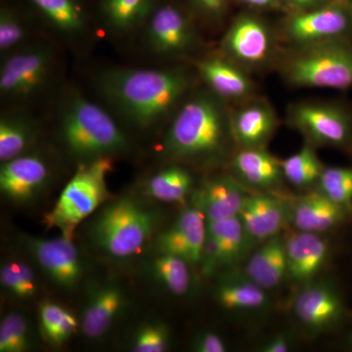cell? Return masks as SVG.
Here are the masks:
<instances>
[{"instance_id":"obj_1","label":"cell","mask_w":352,"mask_h":352,"mask_svg":"<svg viewBox=\"0 0 352 352\" xmlns=\"http://www.w3.org/2000/svg\"><path fill=\"white\" fill-rule=\"evenodd\" d=\"M95 85L120 124L145 131L170 120L191 94L193 78L182 68L113 67L101 71Z\"/></svg>"},{"instance_id":"obj_2","label":"cell","mask_w":352,"mask_h":352,"mask_svg":"<svg viewBox=\"0 0 352 352\" xmlns=\"http://www.w3.org/2000/svg\"><path fill=\"white\" fill-rule=\"evenodd\" d=\"M232 112L210 89L190 94L170 120L163 140L164 154L182 163L219 164L238 150Z\"/></svg>"},{"instance_id":"obj_3","label":"cell","mask_w":352,"mask_h":352,"mask_svg":"<svg viewBox=\"0 0 352 352\" xmlns=\"http://www.w3.org/2000/svg\"><path fill=\"white\" fill-rule=\"evenodd\" d=\"M56 131L65 150L78 164L129 151L131 139L106 106L75 88L62 94L56 109Z\"/></svg>"},{"instance_id":"obj_4","label":"cell","mask_w":352,"mask_h":352,"mask_svg":"<svg viewBox=\"0 0 352 352\" xmlns=\"http://www.w3.org/2000/svg\"><path fill=\"white\" fill-rule=\"evenodd\" d=\"M94 214L89 239L97 251L113 258L136 256L159 226L157 212L129 196L107 201Z\"/></svg>"},{"instance_id":"obj_5","label":"cell","mask_w":352,"mask_h":352,"mask_svg":"<svg viewBox=\"0 0 352 352\" xmlns=\"http://www.w3.org/2000/svg\"><path fill=\"white\" fill-rule=\"evenodd\" d=\"M113 160L102 157L78 164L54 208L44 217V224L73 237L76 226L95 214L110 198L107 177L113 170Z\"/></svg>"},{"instance_id":"obj_6","label":"cell","mask_w":352,"mask_h":352,"mask_svg":"<svg viewBox=\"0 0 352 352\" xmlns=\"http://www.w3.org/2000/svg\"><path fill=\"white\" fill-rule=\"evenodd\" d=\"M58 65L56 51L41 41L2 57V100L13 107H21L45 94L56 78Z\"/></svg>"},{"instance_id":"obj_7","label":"cell","mask_w":352,"mask_h":352,"mask_svg":"<svg viewBox=\"0 0 352 352\" xmlns=\"http://www.w3.org/2000/svg\"><path fill=\"white\" fill-rule=\"evenodd\" d=\"M282 73L298 87L344 90L352 87V45L344 38L300 47Z\"/></svg>"},{"instance_id":"obj_8","label":"cell","mask_w":352,"mask_h":352,"mask_svg":"<svg viewBox=\"0 0 352 352\" xmlns=\"http://www.w3.org/2000/svg\"><path fill=\"white\" fill-rule=\"evenodd\" d=\"M142 31L146 50L157 56H184L199 43L198 32L188 14L170 0H157Z\"/></svg>"},{"instance_id":"obj_9","label":"cell","mask_w":352,"mask_h":352,"mask_svg":"<svg viewBox=\"0 0 352 352\" xmlns=\"http://www.w3.org/2000/svg\"><path fill=\"white\" fill-rule=\"evenodd\" d=\"M288 122L314 147H344L352 140L351 116L344 109L332 104H296L289 110Z\"/></svg>"},{"instance_id":"obj_10","label":"cell","mask_w":352,"mask_h":352,"mask_svg":"<svg viewBox=\"0 0 352 352\" xmlns=\"http://www.w3.org/2000/svg\"><path fill=\"white\" fill-rule=\"evenodd\" d=\"M224 57L243 69H258L270 63L275 53V38L265 23L251 15L237 18L221 41Z\"/></svg>"},{"instance_id":"obj_11","label":"cell","mask_w":352,"mask_h":352,"mask_svg":"<svg viewBox=\"0 0 352 352\" xmlns=\"http://www.w3.org/2000/svg\"><path fill=\"white\" fill-rule=\"evenodd\" d=\"M72 239L63 234L53 239L25 238V247L46 276L66 291L75 289L85 272L80 252Z\"/></svg>"},{"instance_id":"obj_12","label":"cell","mask_w":352,"mask_h":352,"mask_svg":"<svg viewBox=\"0 0 352 352\" xmlns=\"http://www.w3.org/2000/svg\"><path fill=\"white\" fill-rule=\"evenodd\" d=\"M296 320L309 333L327 332L339 325L346 307L339 292L326 281H314L303 285L293 305Z\"/></svg>"},{"instance_id":"obj_13","label":"cell","mask_w":352,"mask_h":352,"mask_svg":"<svg viewBox=\"0 0 352 352\" xmlns=\"http://www.w3.org/2000/svg\"><path fill=\"white\" fill-rule=\"evenodd\" d=\"M352 25L351 13L340 6H326L298 14L285 25V34L298 47L344 38Z\"/></svg>"},{"instance_id":"obj_14","label":"cell","mask_w":352,"mask_h":352,"mask_svg":"<svg viewBox=\"0 0 352 352\" xmlns=\"http://www.w3.org/2000/svg\"><path fill=\"white\" fill-rule=\"evenodd\" d=\"M0 191L15 203H28L50 184L52 170L47 160L36 153H25L1 163Z\"/></svg>"},{"instance_id":"obj_15","label":"cell","mask_w":352,"mask_h":352,"mask_svg":"<svg viewBox=\"0 0 352 352\" xmlns=\"http://www.w3.org/2000/svg\"><path fill=\"white\" fill-rule=\"evenodd\" d=\"M207 234V220L194 206L185 208L175 223L160 234L156 249L160 254H173L200 267L201 251Z\"/></svg>"},{"instance_id":"obj_16","label":"cell","mask_w":352,"mask_h":352,"mask_svg":"<svg viewBox=\"0 0 352 352\" xmlns=\"http://www.w3.org/2000/svg\"><path fill=\"white\" fill-rule=\"evenodd\" d=\"M247 197L242 183L234 175L206 178L192 194V206L205 215L207 222L239 217Z\"/></svg>"},{"instance_id":"obj_17","label":"cell","mask_w":352,"mask_h":352,"mask_svg":"<svg viewBox=\"0 0 352 352\" xmlns=\"http://www.w3.org/2000/svg\"><path fill=\"white\" fill-rule=\"evenodd\" d=\"M239 219L252 250L266 240L281 234L287 219H289V206L278 197L268 194L247 195L240 210Z\"/></svg>"},{"instance_id":"obj_18","label":"cell","mask_w":352,"mask_h":352,"mask_svg":"<svg viewBox=\"0 0 352 352\" xmlns=\"http://www.w3.org/2000/svg\"><path fill=\"white\" fill-rule=\"evenodd\" d=\"M288 278L305 285L316 280L330 256V245L320 233L296 231L285 236Z\"/></svg>"},{"instance_id":"obj_19","label":"cell","mask_w":352,"mask_h":352,"mask_svg":"<svg viewBox=\"0 0 352 352\" xmlns=\"http://www.w3.org/2000/svg\"><path fill=\"white\" fill-rule=\"evenodd\" d=\"M58 36L69 43H85L91 36L89 14L82 0H28Z\"/></svg>"},{"instance_id":"obj_20","label":"cell","mask_w":352,"mask_h":352,"mask_svg":"<svg viewBox=\"0 0 352 352\" xmlns=\"http://www.w3.org/2000/svg\"><path fill=\"white\" fill-rule=\"evenodd\" d=\"M197 69L208 89L222 100H248L254 94V82L245 69L223 55L201 60Z\"/></svg>"},{"instance_id":"obj_21","label":"cell","mask_w":352,"mask_h":352,"mask_svg":"<svg viewBox=\"0 0 352 352\" xmlns=\"http://www.w3.org/2000/svg\"><path fill=\"white\" fill-rule=\"evenodd\" d=\"M231 117L238 150L266 148L278 127L276 113L267 102L249 101Z\"/></svg>"},{"instance_id":"obj_22","label":"cell","mask_w":352,"mask_h":352,"mask_svg":"<svg viewBox=\"0 0 352 352\" xmlns=\"http://www.w3.org/2000/svg\"><path fill=\"white\" fill-rule=\"evenodd\" d=\"M289 206V220L296 230L324 233L346 219L349 210L320 191L296 199Z\"/></svg>"},{"instance_id":"obj_23","label":"cell","mask_w":352,"mask_h":352,"mask_svg":"<svg viewBox=\"0 0 352 352\" xmlns=\"http://www.w3.org/2000/svg\"><path fill=\"white\" fill-rule=\"evenodd\" d=\"M234 176L243 184L258 190H273L285 180L282 162L261 149H239L230 161Z\"/></svg>"},{"instance_id":"obj_24","label":"cell","mask_w":352,"mask_h":352,"mask_svg":"<svg viewBox=\"0 0 352 352\" xmlns=\"http://www.w3.org/2000/svg\"><path fill=\"white\" fill-rule=\"evenodd\" d=\"M126 305V294L115 284L94 289L83 307L80 327L88 339H99L112 327Z\"/></svg>"},{"instance_id":"obj_25","label":"cell","mask_w":352,"mask_h":352,"mask_svg":"<svg viewBox=\"0 0 352 352\" xmlns=\"http://www.w3.org/2000/svg\"><path fill=\"white\" fill-rule=\"evenodd\" d=\"M243 271L266 291L279 286L288 278L285 236L278 234L258 245Z\"/></svg>"},{"instance_id":"obj_26","label":"cell","mask_w":352,"mask_h":352,"mask_svg":"<svg viewBox=\"0 0 352 352\" xmlns=\"http://www.w3.org/2000/svg\"><path fill=\"white\" fill-rule=\"evenodd\" d=\"M266 292L242 270L228 273L220 279L215 298L223 309L247 314L267 307L270 300Z\"/></svg>"},{"instance_id":"obj_27","label":"cell","mask_w":352,"mask_h":352,"mask_svg":"<svg viewBox=\"0 0 352 352\" xmlns=\"http://www.w3.org/2000/svg\"><path fill=\"white\" fill-rule=\"evenodd\" d=\"M38 126L27 112L13 107L0 119V162L6 163L31 152L38 138Z\"/></svg>"},{"instance_id":"obj_28","label":"cell","mask_w":352,"mask_h":352,"mask_svg":"<svg viewBox=\"0 0 352 352\" xmlns=\"http://www.w3.org/2000/svg\"><path fill=\"white\" fill-rule=\"evenodd\" d=\"M157 0H101L104 27L113 36L126 38L142 30Z\"/></svg>"},{"instance_id":"obj_29","label":"cell","mask_w":352,"mask_h":352,"mask_svg":"<svg viewBox=\"0 0 352 352\" xmlns=\"http://www.w3.org/2000/svg\"><path fill=\"white\" fill-rule=\"evenodd\" d=\"M194 178L184 166L173 164L153 175L145 183L144 193L164 203H180L193 192Z\"/></svg>"},{"instance_id":"obj_30","label":"cell","mask_w":352,"mask_h":352,"mask_svg":"<svg viewBox=\"0 0 352 352\" xmlns=\"http://www.w3.org/2000/svg\"><path fill=\"white\" fill-rule=\"evenodd\" d=\"M207 230L214 234L221 247L222 267L239 263L251 251L239 217L207 222Z\"/></svg>"},{"instance_id":"obj_31","label":"cell","mask_w":352,"mask_h":352,"mask_svg":"<svg viewBox=\"0 0 352 352\" xmlns=\"http://www.w3.org/2000/svg\"><path fill=\"white\" fill-rule=\"evenodd\" d=\"M31 23L15 7L4 6L0 10V53L1 57L36 43Z\"/></svg>"},{"instance_id":"obj_32","label":"cell","mask_w":352,"mask_h":352,"mask_svg":"<svg viewBox=\"0 0 352 352\" xmlns=\"http://www.w3.org/2000/svg\"><path fill=\"white\" fill-rule=\"evenodd\" d=\"M191 265L185 259L173 254H160L152 261L153 278L166 291L175 296H184L191 288Z\"/></svg>"},{"instance_id":"obj_33","label":"cell","mask_w":352,"mask_h":352,"mask_svg":"<svg viewBox=\"0 0 352 352\" xmlns=\"http://www.w3.org/2000/svg\"><path fill=\"white\" fill-rule=\"evenodd\" d=\"M39 324L44 339L53 346H62L78 330V321L66 308L52 302L39 307Z\"/></svg>"},{"instance_id":"obj_34","label":"cell","mask_w":352,"mask_h":352,"mask_svg":"<svg viewBox=\"0 0 352 352\" xmlns=\"http://www.w3.org/2000/svg\"><path fill=\"white\" fill-rule=\"evenodd\" d=\"M282 168L285 179L296 187H307L318 182L324 170L314 146L310 144L282 161Z\"/></svg>"},{"instance_id":"obj_35","label":"cell","mask_w":352,"mask_h":352,"mask_svg":"<svg viewBox=\"0 0 352 352\" xmlns=\"http://www.w3.org/2000/svg\"><path fill=\"white\" fill-rule=\"evenodd\" d=\"M0 282L7 293L17 300H30L38 293L34 270L24 261H10L2 264Z\"/></svg>"},{"instance_id":"obj_36","label":"cell","mask_w":352,"mask_h":352,"mask_svg":"<svg viewBox=\"0 0 352 352\" xmlns=\"http://www.w3.org/2000/svg\"><path fill=\"white\" fill-rule=\"evenodd\" d=\"M319 191L330 200L351 212L352 208V168H324L318 180Z\"/></svg>"},{"instance_id":"obj_37","label":"cell","mask_w":352,"mask_h":352,"mask_svg":"<svg viewBox=\"0 0 352 352\" xmlns=\"http://www.w3.org/2000/svg\"><path fill=\"white\" fill-rule=\"evenodd\" d=\"M29 324L22 314L10 312L0 324V352H23L30 349Z\"/></svg>"},{"instance_id":"obj_38","label":"cell","mask_w":352,"mask_h":352,"mask_svg":"<svg viewBox=\"0 0 352 352\" xmlns=\"http://www.w3.org/2000/svg\"><path fill=\"white\" fill-rule=\"evenodd\" d=\"M170 331L164 324L147 323L136 331L131 349L136 352H164L170 349Z\"/></svg>"},{"instance_id":"obj_39","label":"cell","mask_w":352,"mask_h":352,"mask_svg":"<svg viewBox=\"0 0 352 352\" xmlns=\"http://www.w3.org/2000/svg\"><path fill=\"white\" fill-rule=\"evenodd\" d=\"M200 268L205 276H210L215 271L222 268V254L219 241L214 234L208 230L201 251Z\"/></svg>"},{"instance_id":"obj_40","label":"cell","mask_w":352,"mask_h":352,"mask_svg":"<svg viewBox=\"0 0 352 352\" xmlns=\"http://www.w3.org/2000/svg\"><path fill=\"white\" fill-rule=\"evenodd\" d=\"M192 349L197 352L227 351L226 342L219 333L212 332V331H206V332L199 333L193 340Z\"/></svg>"},{"instance_id":"obj_41","label":"cell","mask_w":352,"mask_h":352,"mask_svg":"<svg viewBox=\"0 0 352 352\" xmlns=\"http://www.w3.org/2000/svg\"><path fill=\"white\" fill-rule=\"evenodd\" d=\"M292 349V339L289 336L277 335L274 338L266 342L261 346V351L263 352H288Z\"/></svg>"},{"instance_id":"obj_42","label":"cell","mask_w":352,"mask_h":352,"mask_svg":"<svg viewBox=\"0 0 352 352\" xmlns=\"http://www.w3.org/2000/svg\"><path fill=\"white\" fill-rule=\"evenodd\" d=\"M228 0H194L197 6L210 17H217L226 8Z\"/></svg>"},{"instance_id":"obj_43","label":"cell","mask_w":352,"mask_h":352,"mask_svg":"<svg viewBox=\"0 0 352 352\" xmlns=\"http://www.w3.org/2000/svg\"><path fill=\"white\" fill-rule=\"evenodd\" d=\"M288 1L302 8H314V7L321 6L326 0H288Z\"/></svg>"},{"instance_id":"obj_44","label":"cell","mask_w":352,"mask_h":352,"mask_svg":"<svg viewBox=\"0 0 352 352\" xmlns=\"http://www.w3.org/2000/svg\"><path fill=\"white\" fill-rule=\"evenodd\" d=\"M242 1L252 6L267 7L274 6L277 0H242Z\"/></svg>"},{"instance_id":"obj_45","label":"cell","mask_w":352,"mask_h":352,"mask_svg":"<svg viewBox=\"0 0 352 352\" xmlns=\"http://www.w3.org/2000/svg\"><path fill=\"white\" fill-rule=\"evenodd\" d=\"M347 342H349V346H352V331L349 333V338H347Z\"/></svg>"},{"instance_id":"obj_46","label":"cell","mask_w":352,"mask_h":352,"mask_svg":"<svg viewBox=\"0 0 352 352\" xmlns=\"http://www.w3.org/2000/svg\"><path fill=\"white\" fill-rule=\"evenodd\" d=\"M349 13H351L352 20V0H351V2H349Z\"/></svg>"}]
</instances>
